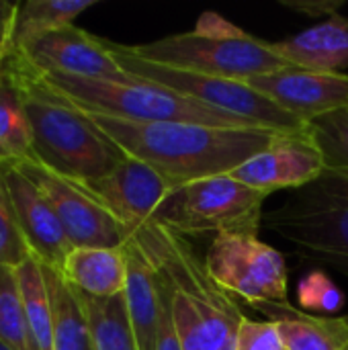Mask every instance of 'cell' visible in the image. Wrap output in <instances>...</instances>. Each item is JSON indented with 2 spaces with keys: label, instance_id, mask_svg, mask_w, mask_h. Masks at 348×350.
<instances>
[{
  "label": "cell",
  "instance_id": "obj_1",
  "mask_svg": "<svg viewBox=\"0 0 348 350\" xmlns=\"http://www.w3.org/2000/svg\"><path fill=\"white\" fill-rule=\"evenodd\" d=\"M90 117L125 156L152 166L174 191L205 178L232 174L283 133L267 127H209Z\"/></svg>",
  "mask_w": 348,
  "mask_h": 350
},
{
  "label": "cell",
  "instance_id": "obj_5",
  "mask_svg": "<svg viewBox=\"0 0 348 350\" xmlns=\"http://www.w3.org/2000/svg\"><path fill=\"white\" fill-rule=\"evenodd\" d=\"M39 76V74H37ZM53 92L88 115L139 123H195L209 127H260L254 121L211 109L176 90L144 82L92 80L68 74L39 76Z\"/></svg>",
  "mask_w": 348,
  "mask_h": 350
},
{
  "label": "cell",
  "instance_id": "obj_25",
  "mask_svg": "<svg viewBox=\"0 0 348 350\" xmlns=\"http://www.w3.org/2000/svg\"><path fill=\"white\" fill-rule=\"evenodd\" d=\"M0 342L10 350H29L18 273L12 267H0Z\"/></svg>",
  "mask_w": 348,
  "mask_h": 350
},
{
  "label": "cell",
  "instance_id": "obj_31",
  "mask_svg": "<svg viewBox=\"0 0 348 350\" xmlns=\"http://www.w3.org/2000/svg\"><path fill=\"white\" fill-rule=\"evenodd\" d=\"M160 281V279H158ZM160 291H162V310H160V320H158V334H156V349L154 350H183L172 314H170V306L166 299V293L162 289L160 283Z\"/></svg>",
  "mask_w": 348,
  "mask_h": 350
},
{
  "label": "cell",
  "instance_id": "obj_16",
  "mask_svg": "<svg viewBox=\"0 0 348 350\" xmlns=\"http://www.w3.org/2000/svg\"><path fill=\"white\" fill-rule=\"evenodd\" d=\"M293 68L312 72H345L348 68V16L340 12L322 23L273 43Z\"/></svg>",
  "mask_w": 348,
  "mask_h": 350
},
{
  "label": "cell",
  "instance_id": "obj_19",
  "mask_svg": "<svg viewBox=\"0 0 348 350\" xmlns=\"http://www.w3.org/2000/svg\"><path fill=\"white\" fill-rule=\"evenodd\" d=\"M277 322L285 350H348V318L312 316L289 301L258 306Z\"/></svg>",
  "mask_w": 348,
  "mask_h": 350
},
{
  "label": "cell",
  "instance_id": "obj_2",
  "mask_svg": "<svg viewBox=\"0 0 348 350\" xmlns=\"http://www.w3.org/2000/svg\"><path fill=\"white\" fill-rule=\"evenodd\" d=\"M131 236L158 273L183 350H236L246 316L213 281L193 242L162 224L144 226Z\"/></svg>",
  "mask_w": 348,
  "mask_h": 350
},
{
  "label": "cell",
  "instance_id": "obj_28",
  "mask_svg": "<svg viewBox=\"0 0 348 350\" xmlns=\"http://www.w3.org/2000/svg\"><path fill=\"white\" fill-rule=\"evenodd\" d=\"M31 256L0 166V267H21Z\"/></svg>",
  "mask_w": 348,
  "mask_h": 350
},
{
  "label": "cell",
  "instance_id": "obj_6",
  "mask_svg": "<svg viewBox=\"0 0 348 350\" xmlns=\"http://www.w3.org/2000/svg\"><path fill=\"white\" fill-rule=\"evenodd\" d=\"M263 226L306 256L348 273V168H326L269 211Z\"/></svg>",
  "mask_w": 348,
  "mask_h": 350
},
{
  "label": "cell",
  "instance_id": "obj_33",
  "mask_svg": "<svg viewBox=\"0 0 348 350\" xmlns=\"http://www.w3.org/2000/svg\"><path fill=\"white\" fill-rule=\"evenodd\" d=\"M0 350H10V349H6V347H4V345L0 342Z\"/></svg>",
  "mask_w": 348,
  "mask_h": 350
},
{
  "label": "cell",
  "instance_id": "obj_13",
  "mask_svg": "<svg viewBox=\"0 0 348 350\" xmlns=\"http://www.w3.org/2000/svg\"><path fill=\"white\" fill-rule=\"evenodd\" d=\"M326 170V160L310 127L281 133L269 148L238 166L232 176L246 187L271 195L281 189H304Z\"/></svg>",
  "mask_w": 348,
  "mask_h": 350
},
{
  "label": "cell",
  "instance_id": "obj_22",
  "mask_svg": "<svg viewBox=\"0 0 348 350\" xmlns=\"http://www.w3.org/2000/svg\"><path fill=\"white\" fill-rule=\"evenodd\" d=\"M80 301L84 306L90 336H92V349L94 350H139L135 332L131 328V320L127 314L125 293L109 297V299H96L80 293Z\"/></svg>",
  "mask_w": 348,
  "mask_h": 350
},
{
  "label": "cell",
  "instance_id": "obj_11",
  "mask_svg": "<svg viewBox=\"0 0 348 350\" xmlns=\"http://www.w3.org/2000/svg\"><path fill=\"white\" fill-rule=\"evenodd\" d=\"M78 185L129 234L144 226L160 224L176 193L152 166L129 156L103 178Z\"/></svg>",
  "mask_w": 348,
  "mask_h": 350
},
{
  "label": "cell",
  "instance_id": "obj_26",
  "mask_svg": "<svg viewBox=\"0 0 348 350\" xmlns=\"http://www.w3.org/2000/svg\"><path fill=\"white\" fill-rule=\"evenodd\" d=\"M310 131L322 150L326 168H348V109L310 121Z\"/></svg>",
  "mask_w": 348,
  "mask_h": 350
},
{
  "label": "cell",
  "instance_id": "obj_3",
  "mask_svg": "<svg viewBox=\"0 0 348 350\" xmlns=\"http://www.w3.org/2000/svg\"><path fill=\"white\" fill-rule=\"evenodd\" d=\"M6 64L21 88L39 164L68 180L92 183L127 158L88 113L53 92L23 59L12 53Z\"/></svg>",
  "mask_w": 348,
  "mask_h": 350
},
{
  "label": "cell",
  "instance_id": "obj_4",
  "mask_svg": "<svg viewBox=\"0 0 348 350\" xmlns=\"http://www.w3.org/2000/svg\"><path fill=\"white\" fill-rule=\"evenodd\" d=\"M129 49L154 64L232 80H250L289 66L273 43L252 37L217 12H203L193 31L129 45Z\"/></svg>",
  "mask_w": 348,
  "mask_h": 350
},
{
  "label": "cell",
  "instance_id": "obj_27",
  "mask_svg": "<svg viewBox=\"0 0 348 350\" xmlns=\"http://www.w3.org/2000/svg\"><path fill=\"white\" fill-rule=\"evenodd\" d=\"M297 304L306 314H336L345 308L340 287L320 269L310 271L297 285Z\"/></svg>",
  "mask_w": 348,
  "mask_h": 350
},
{
  "label": "cell",
  "instance_id": "obj_23",
  "mask_svg": "<svg viewBox=\"0 0 348 350\" xmlns=\"http://www.w3.org/2000/svg\"><path fill=\"white\" fill-rule=\"evenodd\" d=\"M18 285L25 308V326L29 350H53V320L47 285L41 273V265L35 256H29L16 267Z\"/></svg>",
  "mask_w": 348,
  "mask_h": 350
},
{
  "label": "cell",
  "instance_id": "obj_9",
  "mask_svg": "<svg viewBox=\"0 0 348 350\" xmlns=\"http://www.w3.org/2000/svg\"><path fill=\"white\" fill-rule=\"evenodd\" d=\"M205 267L224 291L252 308L287 301L289 271L285 256L263 242L258 234L213 236L205 252Z\"/></svg>",
  "mask_w": 348,
  "mask_h": 350
},
{
  "label": "cell",
  "instance_id": "obj_14",
  "mask_svg": "<svg viewBox=\"0 0 348 350\" xmlns=\"http://www.w3.org/2000/svg\"><path fill=\"white\" fill-rule=\"evenodd\" d=\"M246 82L304 123L348 109L347 72H312L287 66Z\"/></svg>",
  "mask_w": 348,
  "mask_h": 350
},
{
  "label": "cell",
  "instance_id": "obj_7",
  "mask_svg": "<svg viewBox=\"0 0 348 350\" xmlns=\"http://www.w3.org/2000/svg\"><path fill=\"white\" fill-rule=\"evenodd\" d=\"M107 45L113 57L117 59V64L137 80L176 90L211 109L254 121L256 125L267 127V129L295 133V131H304L310 127V123H304L302 119L285 113L271 98L256 92L246 80L205 76V74H195V72L170 68V66L154 64V62L137 57L129 49V45L115 43L109 39H107Z\"/></svg>",
  "mask_w": 348,
  "mask_h": 350
},
{
  "label": "cell",
  "instance_id": "obj_30",
  "mask_svg": "<svg viewBox=\"0 0 348 350\" xmlns=\"http://www.w3.org/2000/svg\"><path fill=\"white\" fill-rule=\"evenodd\" d=\"M21 2L0 0V66L14 53V27Z\"/></svg>",
  "mask_w": 348,
  "mask_h": 350
},
{
  "label": "cell",
  "instance_id": "obj_12",
  "mask_svg": "<svg viewBox=\"0 0 348 350\" xmlns=\"http://www.w3.org/2000/svg\"><path fill=\"white\" fill-rule=\"evenodd\" d=\"M14 55L39 76L68 74L78 78L113 82L135 80L117 64L107 45V39L94 37L76 25L33 39L21 45Z\"/></svg>",
  "mask_w": 348,
  "mask_h": 350
},
{
  "label": "cell",
  "instance_id": "obj_10",
  "mask_svg": "<svg viewBox=\"0 0 348 350\" xmlns=\"http://www.w3.org/2000/svg\"><path fill=\"white\" fill-rule=\"evenodd\" d=\"M14 166L27 174L43 193L53 213L57 215L72 248H121L131 236L78 183L47 170L37 160H25Z\"/></svg>",
  "mask_w": 348,
  "mask_h": 350
},
{
  "label": "cell",
  "instance_id": "obj_21",
  "mask_svg": "<svg viewBox=\"0 0 348 350\" xmlns=\"http://www.w3.org/2000/svg\"><path fill=\"white\" fill-rule=\"evenodd\" d=\"M25 160H35L31 123L16 78L4 62L0 66V166H14Z\"/></svg>",
  "mask_w": 348,
  "mask_h": 350
},
{
  "label": "cell",
  "instance_id": "obj_24",
  "mask_svg": "<svg viewBox=\"0 0 348 350\" xmlns=\"http://www.w3.org/2000/svg\"><path fill=\"white\" fill-rule=\"evenodd\" d=\"M96 0H27L18 4L14 27V51L47 33L74 25L76 16L92 8Z\"/></svg>",
  "mask_w": 348,
  "mask_h": 350
},
{
  "label": "cell",
  "instance_id": "obj_17",
  "mask_svg": "<svg viewBox=\"0 0 348 350\" xmlns=\"http://www.w3.org/2000/svg\"><path fill=\"white\" fill-rule=\"evenodd\" d=\"M127 256V287H125V304L131 320V328L135 332L139 350L156 349L158 320L162 310V291L154 265L146 256L144 248L129 236L123 244Z\"/></svg>",
  "mask_w": 348,
  "mask_h": 350
},
{
  "label": "cell",
  "instance_id": "obj_29",
  "mask_svg": "<svg viewBox=\"0 0 348 350\" xmlns=\"http://www.w3.org/2000/svg\"><path fill=\"white\" fill-rule=\"evenodd\" d=\"M236 350H285L277 322L273 320L256 322V320L244 318L238 330Z\"/></svg>",
  "mask_w": 348,
  "mask_h": 350
},
{
  "label": "cell",
  "instance_id": "obj_8",
  "mask_svg": "<svg viewBox=\"0 0 348 350\" xmlns=\"http://www.w3.org/2000/svg\"><path fill=\"white\" fill-rule=\"evenodd\" d=\"M267 197L236 180L232 174H222L178 189L160 224L187 238L207 234H258Z\"/></svg>",
  "mask_w": 348,
  "mask_h": 350
},
{
  "label": "cell",
  "instance_id": "obj_20",
  "mask_svg": "<svg viewBox=\"0 0 348 350\" xmlns=\"http://www.w3.org/2000/svg\"><path fill=\"white\" fill-rule=\"evenodd\" d=\"M39 265L51 304L53 350H94L88 318L78 291L62 277L55 267L43 262Z\"/></svg>",
  "mask_w": 348,
  "mask_h": 350
},
{
  "label": "cell",
  "instance_id": "obj_18",
  "mask_svg": "<svg viewBox=\"0 0 348 350\" xmlns=\"http://www.w3.org/2000/svg\"><path fill=\"white\" fill-rule=\"evenodd\" d=\"M57 271L76 291L96 299L121 295L127 287V256L123 246L72 248Z\"/></svg>",
  "mask_w": 348,
  "mask_h": 350
},
{
  "label": "cell",
  "instance_id": "obj_32",
  "mask_svg": "<svg viewBox=\"0 0 348 350\" xmlns=\"http://www.w3.org/2000/svg\"><path fill=\"white\" fill-rule=\"evenodd\" d=\"M283 4L291 10H297V12H304L306 16H334L338 14V10L343 8L345 0H316V2H306V0H297V2H289V0H283Z\"/></svg>",
  "mask_w": 348,
  "mask_h": 350
},
{
  "label": "cell",
  "instance_id": "obj_15",
  "mask_svg": "<svg viewBox=\"0 0 348 350\" xmlns=\"http://www.w3.org/2000/svg\"><path fill=\"white\" fill-rule=\"evenodd\" d=\"M10 201L16 211L21 232L27 240L31 256L39 262L59 269L72 250V244L53 213L51 205L37 185L16 166H2Z\"/></svg>",
  "mask_w": 348,
  "mask_h": 350
}]
</instances>
